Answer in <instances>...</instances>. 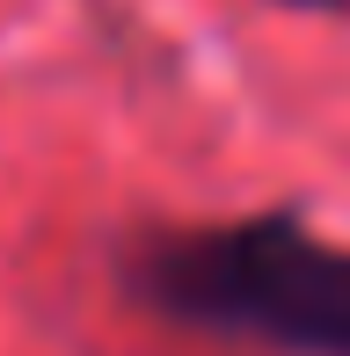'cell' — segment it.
<instances>
[{
  "label": "cell",
  "mask_w": 350,
  "mask_h": 356,
  "mask_svg": "<svg viewBox=\"0 0 350 356\" xmlns=\"http://www.w3.org/2000/svg\"><path fill=\"white\" fill-rule=\"evenodd\" d=\"M277 8H299V15H350V0H277Z\"/></svg>",
  "instance_id": "obj_2"
},
{
  "label": "cell",
  "mask_w": 350,
  "mask_h": 356,
  "mask_svg": "<svg viewBox=\"0 0 350 356\" xmlns=\"http://www.w3.org/2000/svg\"><path fill=\"white\" fill-rule=\"evenodd\" d=\"M124 291L146 313L277 356H350V248L299 211L161 225L124 254Z\"/></svg>",
  "instance_id": "obj_1"
}]
</instances>
